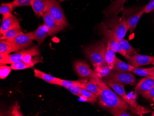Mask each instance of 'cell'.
<instances>
[{
	"instance_id": "obj_3",
	"label": "cell",
	"mask_w": 154,
	"mask_h": 116,
	"mask_svg": "<svg viewBox=\"0 0 154 116\" xmlns=\"http://www.w3.org/2000/svg\"><path fill=\"white\" fill-rule=\"evenodd\" d=\"M107 45L103 41H98L94 45L87 46L84 49V53L91 61L94 69L105 64V56Z\"/></svg>"
},
{
	"instance_id": "obj_9",
	"label": "cell",
	"mask_w": 154,
	"mask_h": 116,
	"mask_svg": "<svg viewBox=\"0 0 154 116\" xmlns=\"http://www.w3.org/2000/svg\"><path fill=\"white\" fill-rule=\"evenodd\" d=\"M104 80H113L123 84L134 86L137 83V80L132 73L129 72L120 73L113 70L105 77Z\"/></svg>"
},
{
	"instance_id": "obj_18",
	"label": "cell",
	"mask_w": 154,
	"mask_h": 116,
	"mask_svg": "<svg viewBox=\"0 0 154 116\" xmlns=\"http://www.w3.org/2000/svg\"><path fill=\"white\" fill-rule=\"evenodd\" d=\"M88 81V80L83 79L78 80H62L60 79L57 81L54 82L52 84L60 86L65 88H69L74 86H79L81 87Z\"/></svg>"
},
{
	"instance_id": "obj_7",
	"label": "cell",
	"mask_w": 154,
	"mask_h": 116,
	"mask_svg": "<svg viewBox=\"0 0 154 116\" xmlns=\"http://www.w3.org/2000/svg\"><path fill=\"white\" fill-rule=\"evenodd\" d=\"M98 27L103 37L102 41L107 44V45L109 46L116 52L119 53L124 57L127 56V54L124 52L119 44L111 30L108 28L105 23L101 22L99 24Z\"/></svg>"
},
{
	"instance_id": "obj_4",
	"label": "cell",
	"mask_w": 154,
	"mask_h": 116,
	"mask_svg": "<svg viewBox=\"0 0 154 116\" xmlns=\"http://www.w3.org/2000/svg\"><path fill=\"white\" fill-rule=\"evenodd\" d=\"M105 24L111 30L117 41L123 39L129 30L125 17L122 14L121 17L115 15L110 17Z\"/></svg>"
},
{
	"instance_id": "obj_10",
	"label": "cell",
	"mask_w": 154,
	"mask_h": 116,
	"mask_svg": "<svg viewBox=\"0 0 154 116\" xmlns=\"http://www.w3.org/2000/svg\"><path fill=\"white\" fill-rule=\"evenodd\" d=\"M74 69L78 76L81 78L95 83L99 78L96 76L95 72L91 69L89 65L83 61H76L74 64Z\"/></svg>"
},
{
	"instance_id": "obj_5",
	"label": "cell",
	"mask_w": 154,
	"mask_h": 116,
	"mask_svg": "<svg viewBox=\"0 0 154 116\" xmlns=\"http://www.w3.org/2000/svg\"><path fill=\"white\" fill-rule=\"evenodd\" d=\"M122 15L125 17L127 26L131 34L136 28L139 20L144 14L143 7H124L122 11Z\"/></svg>"
},
{
	"instance_id": "obj_35",
	"label": "cell",
	"mask_w": 154,
	"mask_h": 116,
	"mask_svg": "<svg viewBox=\"0 0 154 116\" xmlns=\"http://www.w3.org/2000/svg\"><path fill=\"white\" fill-rule=\"evenodd\" d=\"M142 96L144 98L154 102V87L148 91L143 93Z\"/></svg>"
},
{
	"instance_id": "obj_30",
	"label": "cell",
	"mask_w": 154,
	"mask_h": 116,
	"mask_svg": "<svg viewBox=\"0 0 154 116\" xmlns=\"http://www.w3.org/2000/svg\"><path fill=\"white\" fill-rule=\"evenodd\" d=\"M11 67L12 70L16 71V70H22L32 68L33 67L26 64L23 61H20V62H15L11 64Z\"/></svg>"
},
{
	"instance_id": "obj_24",
	"label": "cell",
	"mask_w": 154,
	"mask_h": 116,
	"mask_svg": "<svg viewBox=\"0 0 154 116\" xmlns=\"http://www.w3.org/2000/svg\"><path fill=\"white\" fill-rule=\"evenodd\" d=\"M79 98L83 101H86L93 104L95 102H97L98 97L85 88H82Z\"/></svg>"
},
{
	"instance_id": "obj_8",
	"label": "cell",
	"mask_w": 154,
	"mask_h": 116,
	"mask_svg": "<svg viewBox=\"0 0 154 116\" xmlns=\"http://www.w3.org/2000/svg\"><path fill=\"white\" fill-rule=\"evenodd\" d=\"M33 53L37 56L40 55L39 50L37 46H34L29 49L21 50L13 54H7L5 53H0V64L1 65L7 64H12L15 62L22 61L24 56L28 54Z\"/></svg>"
},
{
	"instance_id": "obj_34",
	"label": "cell",
	"mask_w": 154,
	"mask_h": 116,
	"mask_svg": "<svg viewBox=\"0 0 154 116\" xmlns=\"http://www.w3.org/2000/svg\"><path fill=\"white\" fill-rule=\"evenodd\" d=\"M31 0H14L12 2L15 8L21 6H31Z\"/></svg>"
},
{
	"instance_id": "obj_17",
	"label": "cell",
	"mask_w": 154,
	"mask_h": 116,
	"mask_svg": "<svg viewBox=\"0 0 154 116\" xmlns=\"http://www.w3.org/2000/svg\"><path fill=\"white\" fill-rule=\"evenodd\" d=\"M30 4L36 15L38 18L43 17L47 10L45 0H31Z\"/></svg>"
},
{
	"instance_id": "obj_19",
	"label": "cell",
	"mask_w": 154,
	"mask_h": 116,
	"mask_svg": "<svg viewBox=\"0 0 154 116\" xmlns=\"http://www.w3.org/2000/svg\"><path fill=\"white\" fill-rule=\"evenodd\" d=\"M22 33H23L22 32V28L19 21L11 27L9 30H8L1 37V39H14L19 34Z\"/></svg>"
},
{
	"instance_id": "obj_29",
	"label": "cell",
	"mask_w": 154,
	"mask_h": 116,
	"mask_svg": "<svg viewBox=\"0 0 154 116\" xmlns=\"http://www.w3.org/2000/svg\"><path fill=\"white\" fill-rule=\"evenodd\" d=\"M14 8H15L12 2L9 3H2L0 7V13L2 15H6L8 13L12 14Z\"/></svg>"
},
{
	"instance_id": "obj_6",
	"label": "cell",
	"mask_w": 154,
	"mask_h": 116,
	"mask_svg": "<svg viewBox=\"0 0 154 116\" xmlns=\"http://www.w3.org/2000/svg\"><path fill=\"white\" fill-rule=\"evenodd\" d=\"M47 6V12L54 19L59 26L66 28L69 26L66 17L58 0H45Z\"/></svg>"
},
{
	"instance_id": "obj_36",
	"label": "cell",
	"mask_w": 154,
	"mask_h": 116,
	"mask_svg": "<svg viewBox=\"0 0 154 116\" xmlns=\"http://www.w3.org/2000/svg\"><path fill=\"white\" fill-rule=\"evenodd\" d=\"M66 89L69 91L74 95L79 97L80 96V92H81L82 87L79 86H74L73 87L66 88Z\"/></svg>"
},
{
	"instance_id": "obj_39",
	"label": "cell",
	"mask_w": 154,
	"mask_h": 116,
	"mask_svg": "<svg viewBox=\"0 0 154 116\" xmlns=\"http://www.w3.org/2000/svg\"><path fill=\"white\" fill-rule=\"evenodd\" d=\"M151 116H154V111L152 112V113H151Z\"/></svg>"
},
{
	"instance_id": "obj_20",
	"label": "cell",
	"mask_w": 154,
	"mask_h": 116,
	"mask_svg": "<svg viewBox=\"0 0 154 116\" xmlns=\"http://www.w3.org/2000/svg\"><path fill=\"white\" fill-rule=\"evenodd\" d=\"M135 67L125 63L122 61L116 58L114 64V70L120 73L128 72L131 71Z\"/></svg>"
},
{
	"instance_id": "obj_23",
	"label": "cell",
	"mask_w": 154,
	"mask_h": 116,
	"mask_svg": "<svg viewBox=\"0 0 154 116\" xmlns=\"http://www.w3.org/2000/svg\"><path fill=\"white\" fill-rule=\"evenodd\" d=\"M118 42L124 52L127 54V56H133L137 53L136 49L131 46L127 40L122 39Z\"/></svg>"
},
{
	"instance_id": "obj_32",
	"label": "cell",
	"mask_w": 154,
	"mask_h": 116,
	"mask_svg": "<svg viewBox=\"0 0 154 116\" xmlns=\"http://www.w3.org/2000/svg\"><path fill=\"white\" fill-rule=\"evenodd\" d=\"M110 114L114 116H131L127 110L123 109H110L109 110Z\"/></svg>"
},
{
	"instance_id": "obj_1",
	"label": "cell",
	"mask_w": 154,
	"mask_h": 116,
	"mask_svg": "<svg viewBox=\"0 0 154 116\" xmlns=\"http://www.w3.org/2000/svg\"><path fill=\"white\" fill-rule=\"evenodd\" d=\"M96 83L102 90L99 98V105L105 109H123L129 111L130 106L121 97L109 88L101 78L98 79Z\"/></svg>"
},
{
	"instance_id": "obj_37",
	"label": "cell",
	"mask_w": 154,
	"mask_h": 116,
	"mask_svg": "<svg viewBox=\"0 0 154 116\" xmlns=\"http://www.w3.org/2000/svg\"><path fill=\"white\" fill-rule=\"evenodd\" d=\"M144 14L151 13L154 10V0H150L146 6L143 7Z\"/></svg>"
},
{
	"instance_id": "obj_22",
	"label": "cell",
	"mask_w": 154,
	"mask_h": 116,
	"mask_svg": "<svg viewBox=\"0 0 154 116\" xmlns=\"http://www.w3.org/2000/svg\"><path fill=\"white\" fill-rule=\"evenodd\" d=\"M34 76L36 77L43 80L44 81L47 82L48 83L51 84H52L54 82L57 81L60 79L58 78L55 77L50 74L45 73L37 69H34Z\"/></svg>"
},
{
	"instance_id": "obj_13",
	"label": "cell",
	"mask_w": 154,
	"mask_h": 116,
	"mask_svg": "<svg viewBox=\"0 0 154 116\" xmlns=\"http://www.w3.org/2000/svg\"><path fill=\"white\" fill-rule=\"evenodd\" d=\"M43 18L44 24L46 27L49 36L55 35L65 28L64 27L59 26L57 21L48 12L45 13Z\"/></svg>"
},
{
	"instance_id": "obj_15",
	"label": "cell",
	"mask_w": 154,
	"mask_h": 116,
	"mask_svg": "<svg viewBox=\"0 0 154 116\" xmlns=\"http://www.w3.org/2000/svg\"><path fill=\"white\" fill-rule=\"evenodd\" d=\"M19 21V19L12 14L8 13L6 15H3L2 23L0 29L1 35H3L8 30Z\"/></svg>"
},
{
	"instance_id": "obj_21",
	"label": "cell",
	"mask_w": 154,
	"mask_h": 116,
	"mask_svg": "<svg viewBox=\"0 0 154 116\" xmlns=\"http://www.w3.org/2000/svg\"><path fill=\"white\" fill-rule=\"evenodd\" d=\"M116 53L115 51L107 45V51L105 56V63L111 70H114V64L117 58Z\"/></svg>"
},
{
	"instance_id": "obj_31",
	"label": "cell",
	"mask_w": 154,
	"mask_h": 116,
	"mask_svg": "<svg viewBox=\"0 0 154 116\" xmlns=\"http://www.w3.org/2000/svg\"><path fill=\"white\" fill-rule=\"evenodd\" d=\"M6 114L8 116H24L20 111V106L17 103L12 105L7 111Z\"/></svg>"
},
{
	"instance_id": "obj_11",
	"label": "cell",
	"mask_w": 154,
	"mask_h": 116,
	"mask_svg": "<svg viewBox=\"0 0 154 116\" xmlns=\"http://www.w3.org/2000/svg\"><path fill=\"white\" fill-rule=\"evenodd\" d=\"M13 44L14 52L20 50H26L27 48L32 45L33 40L31 38V33L20 34L13 39H10Z\"/></svg>"
},
{
	"instance_id": "obj_40",
	"label": "cell",
	"mask_w": 154,
	"mask_h": 116,
	"mask_svg": "<svg viewBox=\"0 0 154 116\" xmlns=\"http://www.w3.org/2000/svg\"><path fill=\"white\" fill-rule=\"evenodd\" d=\"M126 1H127V0H122V1L123 2H125Z\"/></svg>"
},
{
	"instance_id": "obj_12",
	"label": "cell",
	"mask_w": 154,
	"mask_h": 116,
	"mask_svg": "<svg viewBox=\"0 0 154 116\" xmlns=\"http://www.w3.org/2000/svg\"><path fill=\"white\" fill-rule=\"evenodd\" d=\"M125 58L128 61V64L135 67H140L150 64L154 61V56H147L138 53L133 56H126Z\"/></svg>"
},
{
	"instance_id": "obj_14",
	"label": "cell",
	"mask_w": 154,
	"mask_h": 116,
	"mask_svg": "<svg viewBox=\"0 0 154 116\" xmlns=\"http://www.w3.org/2000/svg\"><path fill=\"white\" fill-rule=\"evenodd\" d=\"M154 87V76L142 79L134 88L135 93H143L148 91Z\"/></svg>"
},
{
	"instance_id": "obj_2",
	"label": "cell",
	"mask_w": 154,
	"mask_h": 116,
	"mask_svg": "<svg viewBox=\"0 0 154 116\" xmlns=\"http://www.w3.org/2000/svg\"><path fill=\"white\" fill-rule=\"evenodd\" d=\"M104 82L108 86L113 89L117 94L128 104L133 113L137 115H142L152 112L149 109L139 105L136 100L130 99L126 93L123 84L107 80H104Z\"/></svg>"
},
{
	"instance_id": "obj_16",
	"label": "cell",
	"mask_w": 154,
	"mask_h": 116,
	"mask_svg": "<svg viewBox=\"0 0 154 116\" xmlns=\"http://www.w3.org/2000/svg\"><path fill=\"white\" fill-rule=\"evenodd\" d=\"M30 33L32 39L37 41L39 45L43 43L46 38L48 36L47 29L45 24L40 25L36 30Z\"/></svg>"
},
{
	"instance_id": "obj_28",
	"label": "cell",
	"mask_w": 154,
	"mask_h": 116,
	"mask_svg": "<svg viewBox=\"0 0 154 116\" xmlns=\"http://www.w3.org/2000/svg\"><path fill=\"white\" fill-rule=\"evenodd\" d=\"M131 72L137 75L141 76V77H145L151 76L150 71H149V68L135 67Z\"/></svg>"
},
{
	"instance_id": "obj_41",
	"label": "cell",
	"mask_w": 154,
	"mask_h": 116,
	"mask_svg": "<svg viewBox=\"0 0 154 116\" xmlns=\"http://www.w3.org/2000/svg\"><path fill=\"white\" fill-rule=\"evenodd\" d=\"M152 64L154 65V61H153V63H152Z\"/></svg>"
},
{
	"instance_id": "obj_26",
	"label": "cell",
	"mask_w": 154,
	"mask_h": 116,
	"mask_svg": "<svg viewBox=\"0 0 154 116\" xmlns=\"http://www.w3.org/2000/svg\"><path fill=\"white\" fill-rule=\"evenodd\" d=\"M82 88H85L89 91L92 92L93 94L97 95V96H99L102 92V90L98 86L95 82L94 81H90L85 84L82 86Z\"/></svg>"
},
{
	"instance_id": "obj_27",
	"label": "cell",
	"mask_w": 154,
	"mask_h": 116,
	"mask_svg": "<svg viewBox=\"0 0 154 116\" xmlns=\"http://www.w3.org/2000/svg\"><path fill=\"white\" fill-rule=\"evenodd\" d=\"M32 57H38V56L35 54H28L26 55V56H24L22 61L33 67L37 63L42 62V61L38 60L40 59V58H35L34 59H32Z\"/></svg>"
},
{
	"instance_id": "obj_33",
	"label": "cell",
	"mask_w": 154,
	"mask_h": 116,
	"mask_svg": "<svg viewBox=\"0 0 154 116\" xmlns=\"http://www.w3.org/2000/svg\"><path fill=\"white\" fill-rule=\"evenodd\" d=\"M11 67L3 65L0 66V78L1 79H4L9 75L11 72Z\"/></svg>"
},
{
	"instance_id": "obj_38",
	"label": "cell",
	"mask_w": 154,
	"mask_h": 116,
	"mask_svg": "<svg viewBox=\"0 0 154 116\" xmlns=\"http://www.w3.org/2000/svg\"><path fill=\"white\" fill-rule=\"evenodd\" d=\"M150 74L151 76H154V66L153 67H149Z\"/></svg>"
},
{
	"instance_id": "obj_25",
	"label": "cell",
	"mask_w": 154,
	"mask_h": 116,
	"mask_svg": "<svg viewBox=\"0 0 154 116\" xmlns=\"http://www.w3.org/2000/svg\"><path fill=\"white\" fill-rule=\"evenodd\" d=\"M14 52L13 44L10 39H1L0 40V53L10 54Z\"/></svg>"
}]
</instances>
